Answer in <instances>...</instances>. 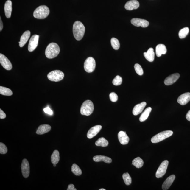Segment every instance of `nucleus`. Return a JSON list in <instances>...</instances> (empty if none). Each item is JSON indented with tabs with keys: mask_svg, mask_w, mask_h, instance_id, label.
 Returning a JSON list of instances; mask_svg holds the SVG:
<instances>
[{
	"mask_svg": "<svg viewBox=\"0 0 190 190\" xmlns=\"http://www.w3.org/2000/svg\"><path fill=\"white\" fill-rule=\"evenodd\" d=\"M73 34L77 40H80L82 38L85 33V27L80 21H77L73 24Z\"/></svg>",
	"mask_w": 190,
	"mask_h": 190,
	"instance_id": "nucleus-1",
	"label": "nucleus"
},
{
	"mask_svg": "<svg viewBox=\"0 0 190 190\" xmlns=\"http://www.w3.org/2000/svg\"><path fill=\"white\" fill-rule=\"evenodd\" d=\"M60 48L59 45L55 43H51L46 47L45 54L48 59H53L59 55Z\"/></svg>",
	"mask_w": 190,
	"mask_h": 190,
	"instance_id": "nucleus-2",
	"label": "nucleus"
},
{
	"mask_svg": "<svg viewBox=\"0 0 190 190\" xmlns=\"http://www.w3.org/2000/svg\"><path fill=\"white\" fill-rule=\"evenodd\" d=\"M50 10L46 5H41L37 8L33 13L35 18L38 19H45L49 15Z\"/></svg>",
	"mask_w": 190,
	"mask_h": 190,
	"instance_id": "nucleus-3",
	"label": "nucleus"
},
{
	"mask_svg": "<svg viewBox=\"0 0 190 190\" xmlns=\"http://www.w3.org/2000/svg\"><path fill=\"white\" fill-rule=\"evenodd\" d=\"M94 110V106L93 102L90 100L85 101L81 105L80 113L82 115L90 116Z\"/></svg>",
	"mask_w": 190,
	"mask_h": 190,
	"instance_id": "nucleus-4",
	"label": "nucleus"
},
{
	"mask_svg": "<svg viewBox=\"0 0 190 190\" xmlns=\"http://www.w3.org/2000/svg\"><path fill=\"white\" fill-rule=\"evenodd\" d=\"M173 133V132L170 130L162 132L153 137L151 139V141L154 143L160 142L172 136Z\"/></svg>",
	"mask_w": 190,
	"mask_h": 190,
	"instance_id": "nucleus-5",
	"label": "nucleus"
},
{
	"mask_svg": "<svg viewBox=\"0 0 190 190\" xmlns=\"http://www.w3.org/2000/svg\"><path fill=\"white\" fill-rule=\"evenodd\" d=\"M48 79L54 82H59L63 80L64 77V74L62 71L56 70L51 71L47 75Z\"/></svg>",
	"mask_w": 190,
	"mask_h": 190,
	"instance_id": "nucleus-6",
	"label": "nucleus"
},
{
	"mask_svg": "<svg viewBox=\"0 0 190 190\" xmlns=\"http://www.w3.org/2000/svg\"><path fill=\"white\" fill-rule=\"evenodd\" d=\"M96 63L92 57L87 58L84 63V68L85 71L88 73H92L96 68Z\"/></svg>",
	"mask_w": 190,
	"mask_h": 190,
	"instance_id": "nucleus-7",
	"label": "nucleus"
},
{
	"mask_svg": "<svg viewBox=\"0 0 190 190\" xmlns=\"http://www.w3.org/2000/svg\"><path fill=\"white\" fill-rule=\"evenodd\" d=\"M168 164L169 162L167 160H165L161 163L156 173L157 178H161L165 174Z\"/></svg>",
	"mask_w": 190,
	"mask_h": 190,
	"instance_id": "nucleus-8",
	"label": "nucleus"
},
{
	"mask_svg": "<svg viewBox=\"0 0 190 190\" xmlns=\"http://www.w3.org/2000/svg\"><path fill=\"white\" fill-rule=\"evenodd\" d=\"M39 36L34 35L30 39L28 46V49L30 52H32L36 49L38 45Z\"/></svg>",
	"mask_w": 190,
	"mask_h": 190,
	"instance_id": "nucleus-9",
	"label": "nucleus"
},
{
	"mask_svg": "<svg viewBox=\"0 0 190 190\" xmlns=\"http://www.w3.org/2000/svg\"><path fill=\"white\" fill-rule=\"evenodd\" d=\"M21 169L23 177L28 178L30 175V166L28 161L26 159H24L22 161Z\"/></svg>",
	"mask_w": 190,
	"mask_h": 190,
	"instance_id": "nucleus-10",
	"label": "nucleus"
},
{
	"mask_svg": "<svg viewBox=\"0 0 190 190\" xmlns=\"http://www.w3.org/2000/svg\"><path fill=\"white\" fill-rule=\"evenodd\" d=\"M0 63L4 68L7 70H11L12 68V65L9 60L4 55L0 54Z\"/></svg>",
	"mask_w": 190,
	"mask_h": 190,
	"instance_id": "nucleus-11",
	"label": "nucleus"
},
{
	"mask_svg": "<svg viewBox=\"0 0 190 190\" xmlns=\"http://www.w3.org/2000/svg\"><path fill=\"white\" fill-rule=\"evenodd\" d=\"M132 24L137 27H141L142 28H146L149 24L148 21L144 19L138 18H133L131 19Z\"/></svg>",
	"mask_w": 190,
	"mask_h": 190,
	"instance_id": "nucleus-12",
	"label": "nucleus"
},
{
	"mask_svg": "<svg viewBox=\"0 0 190 190\" xmlns=\"http://www.w3.org/2000/svg\"><path fill=\"white\" fill-rule=\"evenodd\" d=\"M102 127L101 125H98L91 128L87 133V137L89 139H91L96 136L100 131Z\"/></svg>",
	"mask_w": 190,
	"mask_h": 190,
	"instance_id": "nucleus-13",
	"label": "nucleus"
},
{
	"mask_svg": "<svg viewBox=\"0 0 190 190\" xmlns=\"http://www.w3.org/2000/svg\"><path fill=\"white\" fill-rule=\"evenodd\" d=\"M180 77V75L179 73L173 74L165 79L164 84L167 86L173 84L179 79Z\"/></svg>",
	"mask_w": 190,
	"mask_h": 190,
	"instance_id": "nucleus-14",
	"label": "nucleus"
},
{
	"mask_svg": "<svg viewBox=\"0 0 190 190\" xmlns=\"http://www.w3.org/2000/svg\"><path fill=\"white\" fill-rule=\"evenodd\" d=\"M190 101V93L187 92L182 94L177 99V102L182 105L187 104Z\"/></svg>",
	"mask_w": 190,
	"mask_h": 190,
	"instance_id": "nucleus-15",
	"label": "nucleus"
},
{
	"mask_svg": "<svg viewBox=\"0 0 190 190\" xmlns=\"http://www.w3.org/2000/svg\"><path fill=\"white\" fill-rule=\"evenodd\" d=\"M139 3L136 0H131L126 3L125 8L128 10H132L134 9H136L139 7Z\"/></svg>",
	"mask_w": 190,
	"mask_h": 190,
	"instance_id": "nucleus-16",
	"label": "nucleus"
},
{
	"mask_svg": "<svg viewBox=\"0 0 190 190\" xmlns=\"http://www.w3.org/2000/svg\"><path fill=\"white\" fill-rule=\"evenodd\" d=\"M118 138L120 143L122 145H126L129 143V138L126 134V132L120 131L118 133Z\"/></svg>",
	"mask_w": 190,
	"mask_h": 190,
	"instance_id": "nucleus-17",
	"label": "nucleus"
},
{
	"mask_svg": "<svg viewBox=\"0 0 190 190\" xmlns=\"http://www.w3.org/2000/svg\"><path fill=\"white\" fill-rule=\"evenodd\" d=\"M146 105L147 103L145 102H143L141 103L137 104L133 108V115L137 116L141 113Z\"/></svg>",
	"mask_w": 190,
	"mask_h": 190,
	"instance_id": "nucleus-18",
	"label": "nucleus"
},
{
	"mask_svg": "<svg viewBox=\"0 0 190 190\" xmlns=\"http://www.w3.org/2000/svg\"><path fill=\"white\" fill-rule=\"evenodd\" d=\"M31 33L30 31H26L21 36L20 41L19 42V46L21 47H22L27 43Z\"/></svg>",
	"mask_w": 190,
	"mask_h": 190,
	"instance_id": "nucleus-19",
	"label": "nucleus"
},
{
	"mask_svg": "<svg viewBox=\"0 0 190 190\" xmlns=\"http://www.w3.org/2000/svg\"><path fill=\"white\" fill-rule=\"evenodd\" d=\"M175 179V176L174 175H170L167 178L163 184L162 189L163 190H168L173 183Z\"/></svg>",
	"mask_w": 190,
	"mask_h": 190,
	"instance_id": "nucleus-20",
	"label": "nucleus"
},
{
	"mask_svg": "<svg viewBox=\"0 0 190 190\" xmlns=\"http://www.w3.org/2000/svg\"><path fill=\"white\" fill-rule=\"evenodd\" d=\"M12 3L10 0H8L5 3L4 11L6 17L7 18H10L11 16L12 11Z\"/></svg>",
	"mask_w": 190,
	"mask_h": 190,
	"instance_id": "nucleus-21",
	"label": "nucleus"
},
{
	"mask_svg": "<svg viewBox=\"0 0 190 190\" xmlns=\"http://www.w3.org/2000/svg\"><path fill=\"white\" fill-rule=\"evenodd\" d=\"M51 129V126L49 125L44 124L41 125L38 127L36 132L38 135H42L50 131Z\"/></svg>",
	"mask_w": 190,
	"mask_h": 190,
	"instance_id": "nucleus-22",
	"label": "nucleus"
},
{
	"mask_svg": "<svg viewBox=\"0 0 190 190\" xmlns=\"http://www.w3.org/2000/svg\"><path fill=\"white\" fill-rule=\"evenodd\" d=\"M167 50L165 46L163 44H159L156 48V53L157 57H161L162 54H165Z\"/></svg>",
	"mask_w": 190,
	"mask_h": 190,
	"instance_id": "nucleus-23",
	"label": "nucleus"
},
{
	"mask_svg": "<svg viewBox=\"0 0 190 190\" xmlns=\"http://www.w3.org/2000/svg\"><path fill=\"white\" fill-rule=\"evenodd\" d=\"M93 160L96 162H104L107 163H110L112 162L111 158L109 157L102 155L96 156L93 158Z\"/></svg>",
	"mask_w": 190,
	"mask_h": 190,
	"instance_id": "nucleus-24",
	"label": "nucleus"
},
{
	"mask_svg": "<svg viewBox=\"0 0 190 190\" xmlns=\"http://www.w3.org/2000/svg\"><path fill=\"white\" fill-rule=\"evenodd\" d=\"M144 55L147 60L150 62H153L154 61L155 55L154 49L152 48H149L147 52L144 53Z\"/></svg>",
	"mask_w": 190,
	"mask_h": 190,
	"instance_id": "nucleus-25",
	"label": "nucleus"
},
{
	"mask_svg": "<svg viewBox=\"0 0 190 190\" xmlns=\"http://www.w3.org/2000/svg\"><path fill=\"white\" fill-rule=\"evenodd\" d=\"M152 108L151 107H148L145 109L142 114H141L140 118H139V121L141 122H144L148 118L149 114L152 111Z\"/></svg>",
	"mask_w": 190,
	"mask_h": 190,
	"instance_id": "nucleus-26",
	"label": "nucleus"
},
{
	"mask_svg": "<svg viewBox=\"0 0 190 190\" xmlns=\"http://www.w3.org/2000/svg\"><path fill=\"white\" fill-rule=\"evenodd\" d=\"M60 154L57 150L54 151L51 156V162L54 164H57L60 161Z\"/></svg>",
	"mask_w": 190,
	"mask_h": 190,
	"instance_id": "nucleus-27",
	"label": "nucleus"
},
{
	"mask_svg": "<svg viewBox=\"0 0 190 190\" xmlns=\"http://www.w3.org/2000/svg\"><path fill=\"white\" fill-rule=\"evenodd\" d=\"M132 164L134 166L136 167L139 168L143 166V164H144V162L140 158L137 157L133 161Z\"/></svg>",
	"mask_w": 190,
	"mask_h": 190,
	"instance_id": "nucleus-28",
	"label": "nucleus"
},
{
	"mask_svg": "<svg viewBox=\"0 0 190 190\" xmlns=\"http://www.w3.org/2000/svg\"><path fill=\"white\" fill-rule=\"evenodd\" d=\"M0 94L5 96H11L13 94L10 89L3 86H0Z\"/></svg>",
	"mask_w": 190,
	"mask_h": 190,
	"instance_id": "nucleus-29",
	"label": "nucleus"
},
{
	"mask_svg": "<svg viewBox=\"0 0 190 190\" xmlns=\"http://www.w3.org/2000/svg\"><path fill=\"white\" fill-rule=\"evenodd\" d=\"M95 144L97 146L106 147L108 145V142L104 137H101L96 141Z\"/></svg>",
	"mask_w": 190,
	"mask_h": 190,
	"instance_id": "nucleus-30",
	"label": "nucleus"
},
{
	"mask_svg": "<svg viewBox=\"0 0 190 190\" xmlns=\"http://www.w3.org/2000/svg\"><path fill=\"white\" fill-rule=\"evenodd\" d=\"M71 171L74 174L77 176H80L82 174V171L81 169L75 164H73L71 166Z\"/></svg>",
	"mask_w": 190,
	"mask_h": 190,
	"instance_id": "nucleus-31",
	"label": "nucleus"
},
{
	"mask_svg": "<svg viewBox=\"0 0 190 190\" xmlns=\"http://www.w3.org/2000/svg\"><path fill=\"white\" fill-rule=\"evenodd\" d=\"M110 42L112 47L114 49L117 50L119 49L120 46V44L119 40L117 39L113 38L110 40Z\"/></svg>",
	"mask_w": 190,
	"mask_h": 190,
	"instance_id": "nucleus-32",
	"label": "nucleus"
},
{
	"mask_svg": "<svg viewBox=\"0 0 190 190\" xmlns=\"http://www.w3.org/2000/svg\"><path fill=\"white\" fill-rule=\"evenodd\" d=\"M189 32V29L188 27H185L180 31L179 36L180 38H183L186 37Z\"/></svg>",
	"mask_w": 190,
	"mask_h": 190,
	"instance_id": "nucleus-33",
	"label": "nucleus"
},
{
	"mask_svg": "<svg viewBox=\"0 0 190 190\" xmlns=\"http://www.w3.org/2000/svg\"><path fill=\"white\" fill-rule=\"evenodd\" d=\"M123 178L126 185H129L132 183V179L129 174L127 172L124 174L123 175Z\"/></svg>",
	"mask_w": 190,
	"mask_h": 190,
	"instance_id": "nucleus-34",
	"label": "nucleus"
},
{
	"mask_svg": "<svg viewBox=\"0 0 190 190\" xmlns=\"http://www.w3.org/2000/svg\"><path fill=\"white\" fill-rule=\"evenodd\" d=\"M134 68L136 72L139 75H142L143 74V69L141 66L139 64L136 63L134 66Z\"/></svg>",
	"mask_w": 190,
	"mask_h": 190,
	"instance_id": "nucleus-35",
	"label": "nucleus"
},
{
	"mask_svg": "<svg viewBox=\"0 0 190 190\" xmlns=\"http://www.w3.org/2000/svg\"><path fill=\"white\" fill-rule=\"evenodd\" d=\"M122 80H122V77L119 75H117L114 79L113 81H112V83L115 86H119L122 84Z\"/></svg>",
	"mask_w": 190,
	"mask_h": 190,
	"instance_id": "nucleus-36",
	"label": "nucleus"
},
{
	"mask_svg": "<svg viewBox=\"0 0 190 190\" xmlns=\"http://www.w3.org/2000/svg\"><path fill=\"white\" fill-rule=\"evenodd\" d=\"M7 152V149L6 146L3 143H0V153L1 154H5Z\"/></svg>",
	"mask_w": 190,
	"mask_h": 190,
	"instance_id": "nucleus-37",
	"label": "nucleus"
},
{
	"mask_svg": "<svg viewBox=\"0 0 190 190\" xmlns=\"http://www.w3.org/2000/svg\"><path fill=\"white\" fill-rule=\"evenodd\" d=\"M110 98V101L113 102H116L118 100V96L114 92L110 93L109 95Z\"/></svg>",
	"mask_w": 190,
	"mask_h": 190,
	"instance_id": "nucleus-38",
	"label": "nucleus"
},
{
	"mask_svg": "<svg viewBox=\"0 0 190 190\" xmlns=\"http://www.w3.org/2000/svg\"><path fill=\"white\" fill-rule=\"evenodd\" d=\"M44 111L46 113H47L49 115H53V112L52 110L50 109L49 107H47L44 108L43 109Z\"/></svg>",
	"mask_w": 190,
	"mask_h": 190,
	"instance_id": "nucleus-39",
	"label": "nucleus"
},
{
	"mask_svg": "<svg viewBox=\"0 0 190 190\" xmlns=\"http://www.w3.org/2000/svg\"><path fill=\"white\" fill-rule=\"evenodd\" d=\"M6 117V115L2 110L0 109V118L1 119H4Z\"/></svg>",
	"mask_w": 190,
	"mask_h": 190,
	"instance_id": "nucleus-40",
	"label": "nucleus"
},
{
	"mask_svg": "<svg viewBox=\"0 0 190 190\" xmlns=\"http://www.w3.org/2000/svg\"><path fill=\"white\" fill-rule=\"evenodd\" d=\"M67 190H77L76 189H75L74 186L73 184H70L68 186V188L67 189Z\"/></svg>",
	"mask_w": 190,
	"mask_h": 190,
	"instance_id": "nucleus-41",
	"label": "nucleus"
},
{
	"mask_svg": "<svg viewBox=\"0 0 190 190\" xmlns=\"http://www.w3.org/2000/svg\"><path fill=\"white\" fill-rule=\"evenodd\" d=\"M3 27V23L1 21V17H0V31L2 30Z\"/></svg>",
	"mask_w": 190,
	"mask_h": 190,
	"instance_id": "nucleus-42",
	"label": "nucleus"
},
{
	"mask_svg": "<svg viewBox=\"0 0 190 190\" xmlns=\"http://www.w3.org/2000/svg\"><path fill=\"white\" fill-rule=\"evenodd\" d=\"M186 118L188 121H190V110L188 112L186 115Z\"/></svg>",
	"mask_w": 190,
	"mask_h": 190,
	"instance_id": "nucleus-43",
	"label": "nucleus"
},
{
	"mask_svg": "<svg viewBox=\"0 0 190 190\" xmlns=\"http://www.w3.org/2000/svg\"><path fill=\"white\" fill-rule=\"evenodd\" d=\"M99 190H106L105 189H99Z\"/></svg>",
	"mask_w": 190,
	"mask_h": 190,
	"instance_id": "nucleus-44",
	"label": "nucleus"
},
{
	"mask_svg": "<svg viewBox=\"0 0 190 190\" xmlns=\"http://www.w3.org/2000/svg\"><path fill=\"white\" fill-rule=\"evenodd\" d=\"M53 166H54V167H55V166H56V164H54Z\"/></svg>",
	"mask_w": 190,
	"mask_h": 190,
	"instance_id": "nucleus-45",
	"label": "nucleus"
}]
</instances>
